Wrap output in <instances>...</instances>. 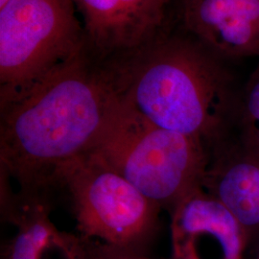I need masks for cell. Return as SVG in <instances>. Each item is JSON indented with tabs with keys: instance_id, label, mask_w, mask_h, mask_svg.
Masks as SVG:
<instances>
[{
	"instance_id": "obj_5",
	"label": "cell",
	"mask_w": 259,
	"mask_h": 259,
	"mask_svg": "<svg viewBox=\"0 0 259 259\" xmlns=\"http://www.w3.org/2000/svg\"><path fill=\"white\" fill-rule=\"evenodd\" d=\"M56 184L67 188L78 230L87 238L136 251L157 228L160 206L95 151L63 167Z\"/></svg>"
},
{
	"instance_id": "obj_11",
	"label": "cell",
	"mask_w": 259,
	"mask_h": 259,
	"mask_svg": "<svg viewBox=\"0 0 259 259\" xmlns=\"http://www.w3.org/2000/svg\"><path fill=\"white\" fill-rule=\"evenodd\" d=\"M235 123L259 147V63L240 93Z\"/></svg>"
},
{
	"instance_id": "obj_1",
	"label": "cell",
	"mask_w": 259,
	"mask_h": 259,
	"mask_svg": "<svg viewBox=\"0 0 259 259\" xmlns=\"http://www.w3.org/2000/svg\"><path fill=\"white\" fill-rule=\"evenodd\" d=\"M121 106L106 69L83 56L1 106L0 160L21 194L40 195L63 167L96 148Z\"/></svg>"
},
{
	"instance_id": "obj_13",
	"label": "cell",
	"mask_w": 259,
	"mask_h": 259,
	"mask_svg": "<svg viewBox=\"0 0 259 259\" xmlns=\"http://www.w3.org/2000/svg\"><path fill=\"white\" fill-rule=\"evenodd\" d=\"M9 0H0V7H2L5 3H7Z\"/></svg>"
},
{
	"instance_id": "obj_3",
	"label": "cell",
	"mask_w": 259,
	"mask_h": 259,
	"mask_svg": "<svg viewBox=\"0 0 259 259\" xmlns=\"http://www.w3.org/2000/svg\"><path fill=\"white\" fill-rule=\"evenodd\" d=\"M93 151L170 212L202 187L208 159L204 141L160 128L122 100L115 118Z\"/></svg>"
},
{
	"instance_id": "obj_12",
	"label": "cell",
	"mask_w": 259,
	"mask_h": 259,
	"mask_svg": "<svg viewBox=\"0 0 259 259\" xmlns=\"http://www.w3.org/2000/svg\"><path fill=\"white\" fill-rule=\"evenodd\" d=\"M89 254L90 259H152L133 250L118 249L105 244L94 248Z\"/></svg>"
},
{
	"instance_id": "obj_2",
	"label": "cell",
	"mask_w": 259,
	"mask_h": 259,
	"mask_svg": "<svg viewBox=\"0 0 259 259\" xmlns=\"http://www.w3.org/2000/svg\"><path fill=\"white\" fill-rule=\"evenodd\" d=\"M221 60L194 38L161 37L105 69L133 111L207 146L234 124L239 105Z\"/></svg>"
},
{
	"instance_id": "obj_14",
	"label": "cell",
	"mask_w": 259,
	"mask_h": 259,
	"mask_svg": "<svg viewBox=\"0 0 259 259\" xmlns=\"http://www.w3.org/2000/svg\"><path fill=\"white\" fill-rule=\"evenodd\" d=\"M182 1H183V0H182Z\"/></svg>"
},
{
	"instance_id": "obj_8",
	"label": "cell",
	"mask_w": 259,
	"mask_h": 259,
	"mask_svg": "<svg viewBox=\"0 0 259 259\" xmlns=\"http://www.w3.org/2000/svg\"><path fill=\"white\" fill-rule=\"evenodd\" d=\"M85 39L102 55L128 56L161 38L168 0H74Z\"/></svg>"
},
{
	"instance_id": "obj_9",
	"label": "cell",
	"mask_w": 259,
	"mask_h": 259,
	"mask_svg": "<svg viewBox=\"0 0 259 259\" xmlns=\"http://www.w3.org/2000/svg\"><path fill=\"white\" fill-rule=\"evenodd\" d=\"M183 19L214 55L259 58V0H183Z\"/></svg>"
},
{
	"instance_id": "obj_10",
	"label": "cell",
	"mask_w": 259,
	"mask_h": 259,
	"mask_svg": "<svg viewBox=\"0 0 259 259\" xmlns=\"http://www.w3.org/2000/svg\"><path fill=\"white\" fill-rule=\"evenodd\" d=\"M6 216L18 229L9 259L90 258L79 240L56 229L40 195L16 196Z\"/></svg>"
},
{
	"instance_id": "obj_6",
	"label": "cell",
	"mask_w": 259,
	"mask_h": 259,
	"mask_svg": "<svg viewBox=\"0 0 259 259\" xmlns=\"http://www.w3.org/2000/svg\"><path fill=\"white\" fill-rule=\"evenodd\" d=\"M202 187L238 220L249 236L259 231V147L234 124L207 145Z\"/></svg>"
},
{
	"instance_id": "obj_4",
	"label": "cell",
	"mask_w": 259,
	"mask_h": 259,
	"mask_svg": "<svg viewBox=\"0 0 259 259\" xmlns=\"http://www.w3.org/2000/svg\"><path fill=\"white\" fill-rule=\"evenodd\" d=\"M74 0H9L0 7V101L17 100L83 56Z\"/></svg>"
},
{
	"instance_id": "obj_7",
	"label": "cell",
	"mask_w": 259,
	"mask_h": 259,
	"mask_svg": "<svg viewBox=\"0 0 259 259\" xmlns=\"http://www.w3.org/2000/svg\"><path fill=\"white\" fill-rule=\"evenodd\" d=\"M174 259H243L248 232L203 187L187 195L171 211Z\"/></svg>"
}]
</instances>
